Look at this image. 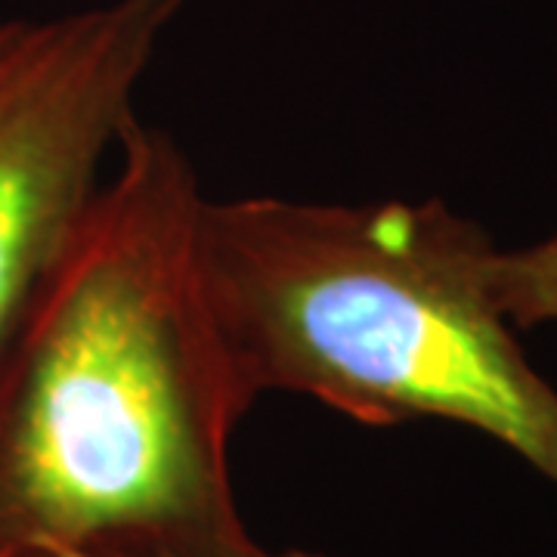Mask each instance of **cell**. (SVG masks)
Masks as SVG:
<instances>
[{
  "instance_id": "4",
  "label": "cell",
  "mask_w": 557,
  "mask_h": 557,
  "mask_svg": "<svg viewBox=\"0 0 557 557\" xmlns=\"http://www.w3.org/2000/svg\"><path fill=\"white\" fill-rule=\"evenodd\" d=\"M490 288L515 329L557 322V233L520 251H493Z\"/></svg>"
},
{
  "instance_id": "5",
  "label": "cell",
  "mask_w": 557,
  "mask_h": 557,
  "mask_svg": "<svg viewBox=\"0 0 557 557\" xmlns=\"http://www.w3.org/2000/svg\"><path fill=\"white\" fill-rule=\"evenodd\" d=\"M245 557H329V555L304 552V548H288V552H267V548H258L255 555H245Z\"/></svg>"
},
{
  "instance_id": "3",
  "label": "cell",
  "mask_w": 557,
  "mask_h": 557,
  "mask_svg": "<svg viewBox=\"0 0 557 557\" xmlns=\"http://www.w3.org/2000/svg\"><path fill=\"white\" fill-rule=\"evenodd\" d=\"M186 0L0 20V354L97 193L164 25Z\"/></svg>"
},
{
  "instance_id": "2",
  "label": "cell",
  "mask_w": 557,
  "mask_h": 557,
  "mask_svg": "<svg viewBox=\"0 0 557 557\" xmlns=\"http://www.w3.org/2000/svg\"><path fill=\"white\" fill-rule=\"evenodd\" d=\"M201 251L255 394L366 428L443 418L557 490V391L490 288L493 242L443 201H205Z\"/></svg>"
},
{
  "instance_id": "1",
  "label": "cell",
  "mask_w": 557,
  "mask_h": 557,
  "mask_svg": "<svg viewBox=\"0 0 557 557\" xmlns=\"http://www.w3.org/2000/svg\"><path fill=\"white\" fill-rule=\"evenodd\" d=\"M0 354V557H245L255 406L177 139L134 119Z\"/></svg>"
}]
</instances>
